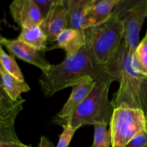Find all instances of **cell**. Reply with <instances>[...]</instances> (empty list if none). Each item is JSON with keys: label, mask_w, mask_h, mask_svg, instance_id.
<instances>
[{"label": "cell", "mask_w": 147, "mask_h": 147, "mask_svg": "<svg viewBox=\"0 0 147 147\" xmlns=\"http://www.w3.org/2000/svg\"><path fill=\"white\" fill-rule=\"evenodd\" d=\"M88 77H91L95 80L114 79L109 73L106 66L99 64L85 45L76 55L66 57L59 64L52 65L47 73H42L39 83L41 91L48 98L60 90L73 87Z\"/></svg>", "instance_id": "6da1fadb"}, {"label": "cell", "mask_w": 147, "mask_h": 147, "mask_svg": "<svg viewBox=\"0 0 147 147\" xmlns=\"http://www.w3.org/2000/svg\"><path fill=\"white\" fill-rule=\"evenodd\" d=\"M106 67L111 76L119 83V90L111 100L114 109L129 107L142 109L140 86L145 76L134 66V53L128 48L124 40Z\"/></svg>", "instance_id": "7a4b0ae2"}, {"label": "cell", "mask_w": 147, "mask_h": 147, "mask_svg": "<svg viewBox=\"0 0 147 147\" xmlns=\"http://www.w3.org/2000/svg\"><path fill=\"white\" fill-rule=\"evenodd\" d=\"M113 78H103L96 80L90 94L79 105L74 113L61 126L70 124L76 130L86 125L110 123L114 107L109 100V88Z\"/></svg>", "instance_id": "3957f363"}, {"label": "cell", "mask_w": 147, "mask_h": 147, "mask_svg": "<svg viewBox=\"0 0 147 147\" xmlns=\"http://www.w3.org/2000/svg\"><path fill=\"white\" fill-rule=\"evenodd\" d=\"M86 45L96 61L106 66L116 54L124 39L123 22L111 14L104 22L84 30Z\"/></svg>", "instance_id": "277c9868"}, {"label": "cell", "mask_w": 147, "mask_h": 147, "mask_svg": "<svg viewBox=\"0 0 147 147\" xmlns=\"http://www.w3.org/2000/svg\"><path fill=\"white\" fill-rule=\"evenodd\" d=\"M146 126L147 118L142 109H114L109 123L112 147H125L134 138L146 131Z\"/></svg>", "instance_id": "5b68a950"}, {"label": "cell", "mask_w": 147, "mask_h": 147, "mask_svg": "<svg viewBox=\"0 0 147 147\" xmlns=\"http://www.w3.org/2000/svg\"><path fill=\"white\" fill-rule=\"evenodd\" d=\"M112 14L123 22L124 40L132 53L139 44V34L147 17V0H121Z\"/></svg>", "instance_id": "8992f818"}, {"label": "cell", "mask_w": 147, "mask_h": 147, "mask_svg": "<svg viewBox=\"0 0 147 147\" xmlns=\"http://www.w3.org/2000/svg\"><path fill=\"white\" fill-rule=\"evenodd\" d=\"M25 99L14 100L1 88L0 91V142L19 141L14 129V121L23 109Z\"/></svg>", "instance_id": "52a82bcc"}, {"label": "cell", "mask_w": 147, "mask_h": 147, "mask_svg": "<svg viewBox=\"0 0 147 147\" xmlns=\"http://www.w3.org/2000/svg\"><path fill=\"white\" fill-rule=\"evenodd\" d=\"M0 42L10 55L38 67L42 70V73H47L50 70L52 65L45 59L44 52L39 51L18 39L10 40L1 36Z\"/></svg>", "instance_id": "ba28073f"}, {"label": "cell", "mask_w": 147, "mask_h": 147, "mask_svg": "<svg viewBox=\"0 0 147 147\" xmlns=\"http://www.w3.org/2000/svg\"><path fill=\"white\" fill-rule=\"evenodd\" d=\"M96 83V80L91 77L83 79L72 88L71 94L61 110L56 114L52 122L55 124L61 125L73 115L79 105L90 94Z\"/></svg>", "instance_id": "9c48e42d"}, {"label": "cell", "mask_w": 147, "mask_h": 147, "mask_svg": "<svg viewBox=\"0 0 147 147\" xmlns=\"http://www.w3.org/2000/svg\"><path fill=\"white\" fill-rule=\"evenodd\" d=\"M9 11L14 21L22 29L40 26L44 18L33 0H13Z\"/></svg>", "instance_id": "30bf717a"}, {"label": "cell", "mask_w": 147, "mask_h": 147, "mask_svg": "<svg viewBox=\"0 0 147 147\" xmlns=\"http://www.w3.org/2000/svg\"><path fill=\"white\" fill-rule=\"evenodd\" d=\"M49 44L55 42L60 33L67 28V11L65 1L53 4L40 25Z\"/></svg>", "instance_id": "8fae6325"}, {"label": "cell", "mask_w": 147, "mask_h": 147, "mask_svg": "<svg viewBox=\"0 0 147 147\" xmlns=\"http://www.w3.org/2000/svg\"><path fill=\"white\" fill-rule=\"evenodd\" d=\"M86 45L84 30L67 28L62 32L47 51L55 49H63L66 54V57H70L78 53Z\"/></svg>", "instance_id": "7c38bea8"}, {"label": "cell", "mask_w": 147, "mask_h": 147, "mask_svg": "<svg viewBox=\"0 0 147 147\" xmlns=\"http://www.w3.org/2000/svg\"><path fill=\"white\" fill-rule=\"evenodd\" d=\"M1 75V88L7 93L11 99L17 100L21 98L22 93H27L30 90L29 85L25 81H20L12 76L7 73L0 67Z\"/></svg>", "instance_id": "4fadbf2b"}, {"label": "cell", "mask_w": 147, "mask_h": 147, "mask_svg": "<svg viewBox=\"0 0 147 147\" xmlns=\"http://www.w3.org/2000/svg\"><path fill=\"white\" fill-rule=\"evenodd\" d=\"M121 0H101L88 7V14L93 26L104 22L111 16Z\"/></svg>", "instance_id": "5bb4252c"}, {"label": "cell", "mask_w": 147, "mask_h": 147, "mask_svg": "<svg viewBox=\"0 0 147 147\" xmlns=\"http://www.w3.org/2000/svg\"><path fill=\"white\" fill-rule=\"evenodd\" d=\"M17 39L30 45L39 51L44 53L47 51L48 45L47 36L40 26L22 29Z\"/></svg>", "instance_id": "9a60e30c"}, {"label": "cell", "mask_w": 147, "mask_h": 147, "mask_svg": "<svg viewBox=\"0 0 147 147\" xmlns=\"http://www.w3.org/2000/svg\"><path fill=\"white\" fill-rule=\"evenodd\" d=\"M88 7L76 6L67 8V28L85 30L93 27V24L88 14Z\"/></svg>", "instance_id": "2e32d148"}, {"label": "cell", "mask_w": 147, "mask_h": 147, "mask_svg": "<svg viewBox=\"0 0 147 147\" xmlns=\"http://www.w3.org/2000/svg\"><path fill=\"white\" fill-rule=\"evenodd\" d=\"M0 67H2L7 73L12 76L20 81H24V78L17 65L14 56L6 53L2 46L0 48Z\"/></svg>", "instance_id": "e0dca14e"}, {"label": "cell", "mask_w": 147, "mask_h": 147, "mask_svg": "<svg viewBox=\"0 0 147 147\" xmlns=\"http://www.w3.org/2000/svg\"><path fill=\"white\" fill-rule=\"evenodd\" d=\"M134 66L141 74L147 77V31L135 50Z\"/></svg>", "instance_id": "ac0fdd59"}, {"label": "cell", "mask_w": 147, "mask_h": 147, "mask_svg": "<svg viewBox=\"0 0 147 147\" xmlns=\"http://www.w3.org/2000/svg\"><path fill=\"white\" fill-rule=\"evenodd\" d=\"M94 139L90 147H112V139L108 124L98 123L94 125Z\"/></svg>", "instance_id": "d6986e66"}, {"label": "cell", "mask_w": 147, "mask_h": 147, "mask_svg": "<svg viewBox=\"0 0 147 147\" xmlns=\"http://www.w3.org/2000/svg\"><path fill=\"white\" fill-rule=\"evenodd\" d=\"M62 127H63V132L60 135L58 143L56 147H68L77 130L73 129L70 124L64 125Z\"/></svg>", "instance_id": "ffe728a7"}, {"label": "cell", "mask_w": 147, "mask_h": 147, "mask_svg": "<svg viewBox=\"0 0 147 147\" xmlns=\"http://www.w3.org/2000/svg\"><path fill=\"white\" fill-rule=\"evenodd\" d=\"M141 108L147 118V77H144L140 86Z\"/></svg>", "instance_id": "44dd1931"}, {"label": "cell", "mask_w": 147, "mask_h": 147, "mask_svg": "<svg viewBox=\"0 0 147 147\" xmlns=\"http://www.w3.org/2000/svg\"><path fill=\"white\" fill-rule=\"evenodd\" d=\"M147 145V131L134 138L125 147H145Z\"/></svg>", "instance_id": "7402d4cb"}, {"label": "cell", "mask_w": 147, "mask_h": 147, "mask_svg": "<svg viewBox=\"0 0 147 147\" xmlns=\"http://www.w3.org/2000/svg\"><path fill=\"white\" fill-rule=\"evenodd\" d=\"M40 8L43 17L47 15L53 5V0H33Z\"/></svg>", "instance_id": "603a6c76"}, {"label": "cell", "mask_w": 147, "mask_h": 147, "mask_svg": "<svg viewBox=\"0 0 147 147\" xmlns=\"http://www.w3.org/2000/svg\"><path fill=\"white\" fill-rule=\"evenodd\" d=\"M93 0H65V3L67 8L76 6L89 7L92 5Z\"/></svg>", "instance_id": "cb8c5ba5"}, {"label": "cell", "mask_w": 147, "mask_h": 147, "mask_svg": "<svg viewBox=\"0 0 147 147\" xmlns=\"http://www.w3.org/2000/svg\"><path fill=\"white\" fill-rule=\"evenodd\" d=\"M61 1H65V0H53V3H57V2H61Z\"/></svg>", "instance_id": "d4e9b609"}, {"label": "cell", "mask_w": 147, "mask_h": 147, "mask_svg": "<svg viewBox=\"0 0 147 147\" xmlns=\"http://www.w3.org/2000/svg\"><path fill=\"white\" fill-rule=\"evenodd\" d=\"M101 1V0H93V3H92V5H93V4H96V3H98V1Z\"/></svg>", "instance_id": "484cf974"}, {"label": "cell", "mask_w": 147, "mask_h": 147, "mask_svg": "<svg viewBox=\"0 0 147 147\" xmlns=\"http://www.w3.org/2000/svg\"><path fill=\"white\" fill-rule=\"evenodd\" d=\"M146 131H147V126H146Z\"/></svg>", "instance_id": "4316f807"}, {"label": "cell", "mask_w": 147, "mask_h": 147, "mask_svg": "<svg viewBox=\"0 0 147 147\" xmlns=\"http://www.w3.org/2000/svg\"><path fill=\"white\" fill-rule=\"evenodd\" d=\"M145 147H147V145H146V146H145Z\"/></svg>", "instance_id": "83f0119b"}]
</instances>
